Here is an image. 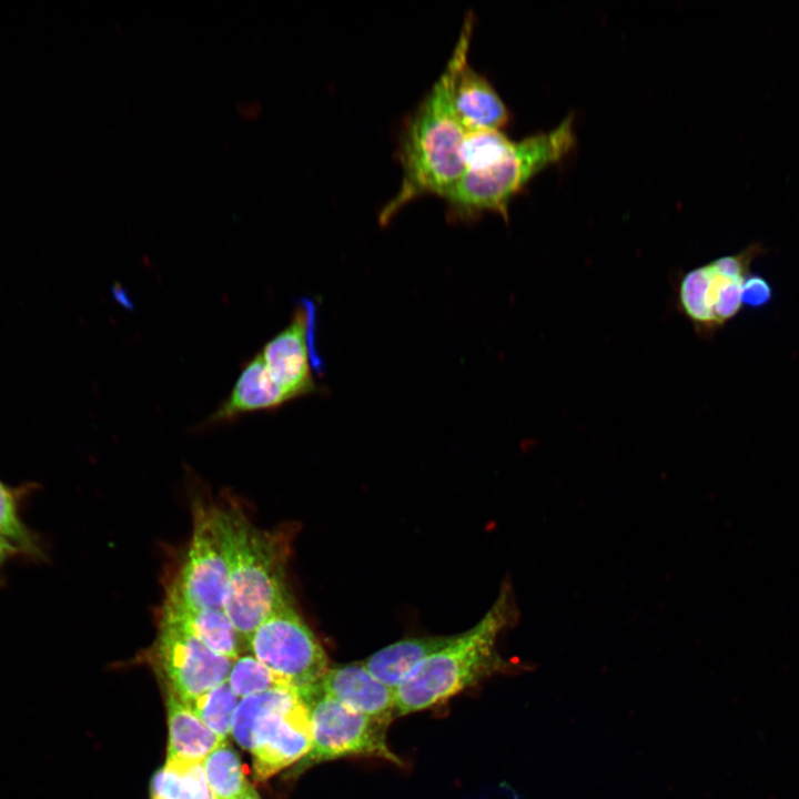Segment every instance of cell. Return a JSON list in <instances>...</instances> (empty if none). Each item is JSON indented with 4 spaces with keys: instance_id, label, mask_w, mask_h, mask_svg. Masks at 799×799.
Wrapping results in <instances>:
<instances>
[{
    "instance_id": "4",
    "label": "cell",
    "mask_w": 799,
    "mask_h": 799,
    "mask_svg": "<svg viewBox=\"0 0 799 799\" xmlns=\"http://www.w3.org/2000/svg\"><path fill=\"white\" fill-rule=\"evenodd\" d=\"M573 117L556 128L515 141L512 149L490 165L465 171L442 199L453 221H471L484 213L508 221L515 195L540 171L564 159L575 145Z\"/></svg>"
},
{
    "instance_id": "6",
    "label": "cell",
    "mask_w": 799,
    "mask_h": 799,
    "mask_svg": "<svg viewBox=\"0 0 799 799\" xmlns=\"http://www.w3.org/2000/svg\"><path fill=\"white\" fill-rule=\"evenodd\" d=\"M303 701L309 710L311 748L295 765L292 776L346 757H373L403 766L402 759L388 747V722L357 712L317 691H312Z\"/></svg>"
},
{
    "instance_id": "14",
    "label": "cell",
    "mask_w": 799,
    "mask_h": 799,
    "mask_svg": "<svg viewBox=\"0 0 799 799\" xmlns=\"http://www.w3.org/2000/svg\"><path fill=\"white\" fill-rule=\"evenodd\" d=\"M453 102L466 132L500 130L510 119V113L495 88L468 62L456 77Z\"/></svg>"
},
{
    "instance_id": "10",
    "label": "cell",
    "mask_w": 799,
    "mask_h": 799,
    "mask_svg": "<svg viewBox=\"0 0 799 799\" xmlns=\"http://www.w3.org/2000/svg\"><path fill=\"white\" fill-rule=\"evenodd\" d=\"M311 303L297 309L289 325L272 337L260 354L267 373L291 400L315 391L311 370L309 328L312 323Z\"/></svg>"
},
{
    "instance_id": "1",
    "label": "cell",
    "mask_w": 799,
    "mask_h": 799,
    "mask_svg": "<svg viewBox=\"0 0 799 799\" xmlns=\"http://www.w3.org/2000/svg\"><path fill=\"white\" fill-rule=\"evenodd\" d=\"M474 21L469 11L445 68L404 124L397 150L402 182L378 213L381 225L416 199L442 198L465 172L462 144L466 131L455 112L453 89L468 62Z\"/></svg>"
},
{
    "instance_id": "19",
    "label": "cell",
    "mask_w": 799,
    "mask_h": 799,
    "mask_svg": "<svg viewBox=\"0 0 799 799\" xmlns=\"http://www.w3.org/2000/svg\"><path fill=\"white\" fill-rule=\"evenodd\" d=\"M202 765L216 799H234L251 787L237 752L226 741L211 751Z\"/></svg>"
},
{
    "instance_id": "18",
    "label": "cell",
    "mask_w": 799,
    "mask_h": 799,
    "mask_svg": "<svg viewBox=\"0 0 799 799\" xmlns=\"http://www.w3.org/2000/svg\"><path fill=\"white\" fill-rule=\"evenodd\" d=\"M151 799H216L202 761L166 758L151 780Z\"/></svg>"
},
{
    "instance_id": "26",
    "label": "cell",
    "mask_w": 799,
    "mask_h": 799,
    "mask_svg": "<svg viewBox=\"0 0 799 799\" xmlns=\"http://www.w3.org/2000/svg\"><path fill=\"white\" fill-rule=\"evenodd\" d=\"M234 799H261L254 788L251 786L245 792Z\"/></svg>"
},
{
    "instance_id": "7",
    "label": "cell",
    "mask_w": 799,
    "mask_h": 799,
    "mask_svg": "<svg viewBox=\"0 0 799 799\" xmlns=\"http://www.w3.org/2000/svg\"><path fill=\"white\" fill-rule=\"evenodd\" d=\"M245 646L302 699L310 695L328 668L325 650L292 601L259 625Z\"/></svg>"
},
{
    "instance_id": "12",
    "label": "cell",
    "mask_w": 799,
    "mask_h": 799,
    "mask_svg": "<svg viewBox=\"0 0 799 799\" xmlns=\"http://www.w3.org/2000/svg\"><path fill=\"white\" fill-rule=\"evenodd\" d=\"M312 691L368 717L388 724L395 719L394 689L376 679L362 661L328 667Z\"/></svg>"
},
{
    "instance_id": "11",
    "label": "cell",
    "mask_w": 799,
    "mask_h": 799,
    "mask_svg": "<svg viewBox=\"0 0 799 799\" xmlns=\"http://www.w3.org/2000/svg\"><path fill=\"white\" fill-rule=\"evenodd\" d=\"M745 277L727 275L714 262L696 267L680 283V304L701 327L720 326L740 310Z\"/></svg>"
},
{
    "instance_id": "24",
    "label": "cell",
    "mask_w": 799,
    "mask_h": 799,
    "mask_svg": "<svg viewBox=\"0 0 799 799\" xmlns=\"http://www.w3.org/2000/svg\"><path fill=\"white\" fill-rule=\"evenodd\" d=\"M772 297L770 284L761 275L748 274L741 286V303L751 307H760Z\"/></svg>"
},
{
    "instance_id": "22",
    "label": "cell",
    "mask_w": 799,
    "mask_h": 799,
    "mask_svg": "<svg viewBox=\"0 0 799 799\" xmlns=\"http://www.w3.org/2000/svg\"><path fill=\"white\" fill-rule=\"evenodd\" d=\"M500 130L466 132L462 144V161L465 171L478 170L503 158L513 146Z\"/></svg>"
},
{
    "instance_id": "5",
    "label": "cell",
    "mask_w": 799,
    "mask_h": 799,
    "mask_svg": "<svg viewBox=\"0 0 799 799\" xmlns=\"http://www.w3.org/2000/svg\"><path fill=\"white\" fill-rule=\"evenodd\" d=\"M231 734L252 754L259 781L297 763L311 748L307 707L300 694L285 685L241 698Z\"/></svg>"
},
{
    "instance_id": "21",
    "label": "cell",
    "mask_w": 799,
    "mask_h": 799,
    "mask_svg": "<svg viewBox=\"0 0 799 799\" xmlns=\"http://www.w3.org/2000/svg\"><path fill=\"white\" fill-rule=\"evenodd\" d=\"M240 698L227 682L184 702L222 740L231 732L232 719Z\"/></svg>"
},
{
    "instance_id": "20",
    "label": "cell",
    "mask_w": 799,
    "mask_h": 799,
    "mask_svg": "<svg viewBox=\"0 0 799 799\" xmlns=\"http://www.w3.org/2000/svg\"><path fill=\"white\" fill-rule=\"evenodd\" d=\"M0 536L12 545L19 556L44 560L37 535L23 523L19 513L18 492L0 479Z\"/></svg>"
},
{
    "instance_id": "15",
    "label": "cell",
    "mask_w": 799,
    "mask_h": 799,
    "mask_svg": "<svg viewBox=\"0 0 799 799\" xmlns=\"http://www.w3.org/2000/svg\"><path fill=\"white\" fill-rule=\"evenodd\" d=\"M292 401L267 373L260 353L242 368L230 395L209 416L206 424L230 422L241 415L275 411Z\"/></svg>"
},
{
    "instance_id": "2",
    "label": "cell",
    "mask_w": 799,
    "mask_h": 799,
    "mask_svg": "<svg viewBox=\"0 0 799 799\" xmlns=\"http://www.w3.org/2000/svg\"><path fill=\"white\" fill-rule=\"evenodd\" d=\"M227 573L224 609L244 644L270 615L292 601L286 585L291 537L256 527L240 509L213 507Z\"/></svg>"
},
{
    "instance_id": "23",
    "label": "cell",
    "mask_w": 799,
    "mask_h": 799,
    "mask_svg": "<svg viewBox=\"0 0 799 799\" xmlns=\"http://www.w3.org/2000/svg\"><path fill=\"white\" fill-rule=\"evenodd\" d=\"M226 682L239 698L285 685L250 653L233 660Z\"/></svg>"
},
{
    "instance_id": "3",
    "label": "cell",
    "mask_w": 799,
    "mask_h": 799,
    "mask_svg": "<svg viewBox=\"0 0 799 799\" xmlns=\"http://www.w3.org/2000/svg\"><path fill=\"white\" fill-rule=\"evenodd\" d=\"M517 615L513 589L505 584L478 623L454 635L448 645L429 656L394 689L395 718L445 701L507 667L497 653V640Z\"/></svg>"
},
{
    "instance_id": "16",
    "label": "cell",
    "mask_w": 799,
    "mask_h": 799,
    "mask_svg": "<svg viewBox=\"0 0 799 799\" xmlns=\"http://www.w3.org/2000/svg\"><path fill=\"white\" fill-rule=\"evenodd\" d=\"M452 636L412 637L392 643L363 660L380 681L395 689L413 670L451 643Z\"/></svg>"
},
{
    "instance_id": "25",
    "label": "cell",
    "mask_w": 799,
    "mask_h": 799,
    "mask_svg": "<svg viewBox=\"0 0 799 799\" xmlns=\"http://www.w3.org/2000/svg\"><path fill=\"white\" fill-rule=\"evenodd\" d=\"M19 556L16 548L10 545L4 538L0 536V583L2 578V570L10 558Z\"/></svg>"
},
{
    "instance_id": "13",
    "label": "cell",
    "mask_w": 799,
    "mask_h": 799,
    "mask_svg": "<svg viewBox=\"0 0 799 799\" xmlns=\"http://www.w3.org/2000/svg\"><path fill=\"white\" fill-rule=\"evenodd\" d=\"M193 636L212 651L235 659L245 645L224 608H198L165 596L160 623Z\"/></svg>"
},
{
    "instance_id": "8",
    "label": "cell",
    "mask_w": 799,
    "mask_h": 799,
    "mask_svg": "<svg viewBox=\"0 0 799 799\" xmlns=\"http://www.w3.org/2000/svg\"><path fill=\"white\" fill-rule=\"evenodd\" d=\"M149 659L169 692L183 702L226 682L233 663L188 633L165 625H159Z\"/></svg>"
},
{
    "instance_id": "9",
    "label": "cell",
    "mask_w": 799,
    "mask_h": 799,
    "mask_svg": "<svg viewBox=\"0 0 799 799\" xmlns=\"http://www.w3.org/2000/svg\"><path fill=\"white\" fill-rule=\"evenodd\" d=\"M229 573L213 507L194 516L185 557L165 596L198 608H224Z\"/></svg>"
},
{
    "instance_id": "17",
    "label": "cell",
    "mask_w": 799,
    "mask_h": 799,
    "mask_svg": "<svg viewBox=\"0 0 799 799\" xmlns=\"http://www.w3.org/2000/svg\"><path fill=\"white\" fill-rule=\"evenodd\" d=\"M169 747L166 758L203 761L223 741L176 696L168 697Z\"/></svg>"
}]
</instances>
